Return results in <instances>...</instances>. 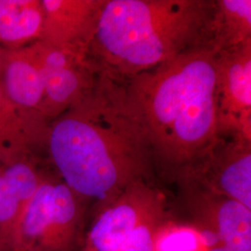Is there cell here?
I'll return each mask as SVG.
<instances>
[{
  "label": "cell",
  "instance_id": "obj_1",
  "mask_svg": "<svg viewBox=\"0 0 251 251\" xmlns=\"http://www.w3.org/2000/svg\"><path fill=\"white\" fill-rule=\"evenodd\" d=\"M48 139L63 182L80 199L102 206L150 176L152 151L128 105L125 83L105 73L98 71L91 89L57 119Z\"/></svg>",
  "mask_w": 251,
  "mask_h": 251
},
{
  "label": "cell",
  "instance_id": "obj_2",
  "mask_svg": "<svg viewBox=\"0 0 251 251\" xmlns=\"http://www.w3.org/2000/svg\"><path fill=\"white\" fill-rule=\"evenodd\" d=\"M124 83L153 162L165 169L178 174L219 133L216 52L209 48L189 50Z\"/></svg>",
  "mask_w": 251,
  "mask_h": 251
},
{
  "label": "cell",
  "instance_id": "obj_3",
  "mask_svg": "<svg viewBox=\"0 0 251 251\" xmlns=\"http://www.w3.org/2000/svg\"><path fill=\"white\" fill-rule=\"evenodd\" d=\"M215 0H105L88 58L127 80L189 50L207 47Z\"/></svg>",
  "mask_w": 251,
  "mask_h": 251
},
{
  "label": "cell",
  "instance_id": "obj_4",
  "mask_svg": "<svg viewBox=\"0 0 251 251\" xmlns=\"http://www.w3.org/2000/svg\"><path fill=\"white\" fill-rule=\"evenodd\" d=\"M168 213L161 191L137 180L100 206L81 251H153Z\"/></svg>",
  "mask_w": 251,
  "mask_h": 251
},
{
  "label": "cell",
  "instance_id": "obj_5",
  "mask_svg": "<svg viewBox=\"0 0 251 251\" xmlns=\"http://www.w3.org/2000/svg\"><path fill=\"white\" fill-rule=\"evenodd\" d=\"M81 218L80 198L71 189L42 179L12 229L8 251H74Z\"/></svg>",
  "mask_w": 251,
  "mask_h": 251
},
{
  "label": "cell",
  "instance_id": "obj_6",
  "mask_svg": "<svg viewBox=\"0 0 251 251\" xmlns=\"http://www.w3.org/2000/svg\"><path fill=\"white\" fill-rule=\"evenodd\" d=\"M178 175L251 209V139L235 130H220Z\"/></svg>",
  "mask_w": 251,
  "mask_h": 251
},
{
  "label": "cell",
  "instance_id": "obj_7",
  "mask_svg": "<svg viewBox=\"0 0 251 251\" xmlns=\"http://www.w3.org/2000/svg\"><path fill=\"white\" fill-rule=\"evenodd\" d=\"M42 75L43 116L56 117L75 104L91 89L98 71L88 54L39 41L30 48Z\"/></svg>",
  "mask_w": 251,
  "mask_h": 251
},
{
  "label": "cell",
  "instance_id": "obj_8",
  "mask_svg": "<svg viewBox=\"0 0 251 251\" xmlns=\"http://www.w3.org/2000/svg\"><path fill=\"white\" fill-rule=\"evenodd\" d=\"M220 130L251 139V38L216 52Z\"/></svg>",
  "mask_w": 251,
  "mask_h": 251
},
{
  "label": "cell",
  "instance_id": "obj_9",
  "mask_svg": "<svg viewBox=\"0 0 251 251\" xmlns=\"http://www.w3.org/2000/svg\"><path fill=\"white\" fill-rule=\"evenodd\" d=\"M179 179L196 225L212 230L233 251H251V209L190 179Z\"/></svg>",
  "mask_w": 251,
  "mask_h": 251
},
{
  "label": "cell",
  "instance_id": "obj_10",
  "mask_svg": "<svg viewBox=\"0 0 251 251\" xmlns=\"http://www.w3.org/2000/svg\"><path fill=\"white\" fill-rule=\"evenodd\" d=\"M105 0H44L41 39L88 54Z\"/></svg>",
  "mask_w": 251,
  "mask_h": 251
},
{
  "label": "cell",
  "instance_id": "obj_11",
  "mask_svg": "<svg viewBox=\"0 0 251 251\" xmlns=\"http://www.w3.org/2000/svg\"><path fill=\"white\" fill-rule=\"evenodd\" d=\"M42 179L25 163L0 171V251H8L10 233Z\"/></svg>",
  "mask_w": 251,
  "mask_h": 251
},
{
  "label": "cell",
  "instance_id": "obj_12",
  "mask_svg": "<svg viewBox=\"0 0 251 251\" xmlns=\"http://www.w3.org/2000/svg\"><path fill=\"white\" fill-rule=\"evenodd\" d=\"M6 95L14 104L38 111L43 116L44 85L31 50L13 56L5 70Z\"/></svg>",
  "mask_w": 251,
  "mask_h": 251
},
{
  "label": "cell",
  "instance_id": "obj_13",
  "mask_svg": "<svg viewBox=\"0 0 251 251\" xmlns=\"http://www.w3.org/2000/svg\"><path fill=\"white\" fill-rule=\"evenodd\" d=\"M250 38L251 0H215L208 48L217 52L239 45Z\"/></svg>",
  "mask_w": 251,
  "mask_h": 251
},
{
  "label": "cell",
  "instance_id": "obj_14",
  "mask_svg": "<svg viewBox=\"0 0 251 251\" xmlns=\"http://www.w3.org/2000/svg\"><path fill=\"white\" fill-rule=\"evenodd\" d=\"M41 1L0 0V39L17 42L42 35Z\"/></svg>",
  "mask_w": 251,
  "mask_h": 251
},
{
  "label": "cell",
  "instance_id": "obj_15",
  "mask_svg": "<svg viewBox=\"0 0 251 251\" xmlns=\"http://www.w3.org/2000/svg\"><path fill=\"white\" fill-rule=\"evenodd\" d=\"M153 251H206L196 225L168 221L156 234Z\"/></svg>",
  "mask_w": 251,
  "mask_h": 251
},
{
  "label": "cell",
  "instance_id": "obj_16",
  "mask_svg": "<svg viewBox=\"0 0 251 251\" xmlns=\"http://www.w3.org/2000/svg\"><path fill=\"white\" fill-rule=\"evenodd\" d=\"M14 103L0 90V157L21 142V128Z\"/></svg>",
  "mask_w": 251,
  "mask_h": 251
},
{
  "label": "cell",
  "instance_id": "obj_17",
  "mask_svg": "<svg viewBox=\"0 0 251 251\" xmlns=\"http://www.w3.org/2000/svg\"><path fill=\"white\" fill-rule=\"evenodd\" d=\"M206 251H233V249H231V248H229V247H227L226 245L225 244H220V245H218V246H216L214 248H212V249H209V250H207Z\"/></svg>",
  "mask_w": 251,
  "mask_h": 251
}]
</instances>
